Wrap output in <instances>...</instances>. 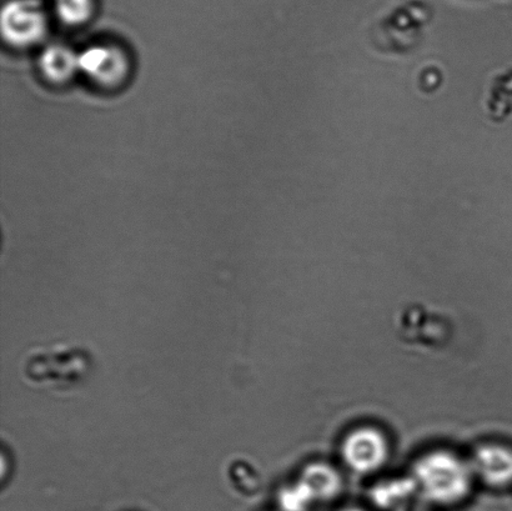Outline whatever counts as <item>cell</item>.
Returning a JSON list of instances; mask_svg holds the SVG:
<instances>
[{"label":"cell","instance_id":"obj_2","mask_svg":"<svg viewBox=\"0 0 512 511\" xmlns=\"http://www.w3.org/2000/svg\"><path fill=\"white\" fill-rule=\"evenodd\" d=\"M47 15L38 0H9L2 12V32L15 47H28L47 33Z\"/></svg>","mask_w":512,"mask_h":511},{"label":"cell","instance_id":"obj_5","mask_svg":"<svg viewBox=\"0 0 512 511\" xmlns=\"http://www.w3.org/2000/svg\"><path fill=\"white\" fill-rule=\"evenodd\" d=\"M470 465L474 474L491 487H505L512 483V450L503 445L480 447Z\"/></svg>","mask_w":512,"mask_h":511},{"label":"cell","instance_id":"obj_8","mask_svg":"<svg viewBox=\"0 0 512 511\" xmlns=\"http://www.w3.org/2000/svg\"><path fill=\"white\" fill-rule=\"evenodd\" d=\"M40 67L53 82H65L79 69V57L63 45H52L44 50Z\"/></svg>","mask_w":512,"mask_h":511},{"label":"cell","instance_id":"obj_7","mask_svg":"<svg viewBox=\"0 0 512 511\" xmlns=\"http://www.w3.org/2000/svg\"><path fill=\"white\" fill-rule=\"evenodd\" d=\"M419 492L418 484L413 477L396 478L379 483L371 489L373 502L381 509H395L401 507Z\"/></svg>","mask_w":512,"mask_h":511},{"label":"cell","instance_id":"obj_9","mask_svg":"<svg viewBox=\"0 0 512 511\" xmlns=\"http://www.w3.org/2000/svg\"><path fill=\"white\" fill-rule=\"evenodd\" d=\"M54 8L63 23L80 25L92 17L94 0H54Z\"/></svg>","mask_w":512,"mask_h":511},{"label":"cell","instance_id":"obj_11","mask_svg":"<svg viewBox=\"0 0 512 511\" xmlns=\"http://www.w3.org/2000/svg\"><path fill=\"white\" fill-rule=\"evenodd\" d=\"M341 511H365V510L359 509V508H346V509L341 510Z\"/></svg>","mask_w":512,"mask_h":511},{"label":"cell","instance_id":"obj_10","mask_svg":"<svg viewBox=\"0 0 512 511\" xmlns=\"http://www.w3.org/2000/svg\"><path fill=\"white\" fill-rule=\"evenodd\" d=\"M315 502L313 495L303 483H299L286 493L284 498L285 508L288 511H305L308 505Z\"/></svg>","mask_w":512,"mask_h":511},{"label":"cell","instance_id":"obj_4","mask_svg":"<svg viewBox=\"0 0 512 511\" xmlns=\"http://www.w3.org/2000/svg\"><path fill=\"white\" fill-rule=\"evenodd\" d=\"M79 69L107 85L118 84L128 73V60L118 48L93 47L79 55Z\"/></svg>","mask_w":512,"mask_h":511},{"label":"cell","instance_id":"obj_12","mask_svg":"<svg viewBox=\"0 0 512 511\" xmlns=\"http://www.w3.org/2000/svg\"><path fill=\"white\" fill-rule=\"evenodd\" d=\"M400 511H418V510H400Z\"/></svg>","mask_w":512,"mask_h":511},{"label":"cell","instance_id":"obj_3","mask_svg":"<svg viewBox=\"0 0 512 511\" xmlns=\"http://www.w3.org/2000/svg\"><path fill=\"white\" fill-rule=\"evenodd\" d=\"M341 455L353 472L370 474L388 462L389 443L378 429L359 428L346 435L341 444Z\"/></svg>","mask_w":512,"mask_h":511},{"label":"cell","instance_id":"obj_6","mask_svg":"<svg viewBox=\"0 0 512 511\" xmlns=\"http://www.w3.org/2000/svg\"><path fill=\"white\" fill-rule=\"evenodd\" d=\"M301 483L308 488L314 500H331L340 493L341 477L336 469L324 463H313L306 467Z\"/></svg>","mask_w":512,"mask_h":511},{"label":"cell","instance_id":"obj_1","mask_svg":"<svg viewBox=\"0 0 512 511\" xmlns=\"http://www.w3.org/2000/svg\"><path fill=\"white\" fill-rule=\"evenodd\" d=\"M473 468L455 454L436 450L416 462L413 478L421 495L436 505H454L469 497Z\"/></svg>","mask_w":512,"mask_h":511}]
</instances>
